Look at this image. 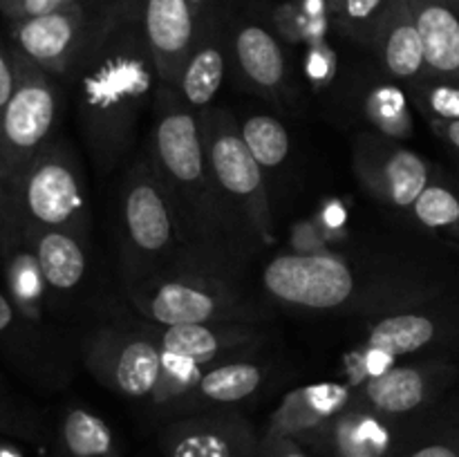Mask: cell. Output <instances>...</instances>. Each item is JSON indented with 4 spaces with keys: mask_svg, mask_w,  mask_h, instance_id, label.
<instances>
[{
    "mask_svg": "<svg viewBox=\"0 0 459 457\" xmlns=\"http://www.w3.org/2000/svg\"><path fill=\"white\" fill-rule=\"evenodd\" d=\"M0 433L18 435V437H34L36 426H31L30 421L22 419V417L18 415V412H13L12 408L0 403Z\"/></svg>",
    "mask_w": 459,
    "mask_h": 457,
    "instance_id": "cell-38",
    "label": "cell"
},
{
    "mask_svg": "<svg viewBox=\"0 0 459 457\" xmlns=\"http://www.w3.org/2000/svg\"><path fill=\"white\" fill-rule=\"evenodd\" d=\"M0 3H3V0H0Z\"/></svg>",
    "mask_w": 459,
    "mask_h": 457,
    "instance_id": "cell-43",
    "label": "cell"
},
{
    "mask_svg": "<svg viewBox=\"0 0 459 457\" xmlns=\"http://www.w3.org/2000/svg\"><path fill=\"white\" fill-rule=\"evenodd\" d=\"M394 444L397 430L393 419L354 399L309 446H321L330 457H390Z\"/></svg>",
    "mask_w": 459,
    "mask_h": 457,
    "instance_id": "cell-19",
    "label": "cell"
},
{
    "mask_svg": "<svg viewBox=\"0 0 459 457\" xmlns=\"http://www.w3.org/2000/svg\"><path fill=\"white\" fill-rule=\"evenodd\" d=\"M354 401V388L350 384L323 381L296 388L282 397L272 412L264 428V437L296 439L309 446L321 430Z\"/></svg>",
    "mask_w": 459,
    "mask_h": 457,
    "instance_id": "cell-17",
    "label": "cell"
},
{
    "mask_svg": "<svg viewBox=\"0 0 459 457\" xmlns=\"http://www.w3.org/2000/svg\"><path fill=\"white\" fill-rule=\"evenodd\" d=\"M233 58L242 76L264 94H276L287 76V61L281 43L269 27L247 21L233 34Z\"/></svg>",
    "mask_w": 459,
    "mask_h": 457,
    "instance_id": "cell-23",
    "label": "cell"
},
{
    "mask_svg": "<svg viewBox=\"0 0 459 457\" xmlns=\"http://www.w3.org/2000/svg\"><path fill=\"white\" fill-rule=\"evenodd\" d=\"M258 457H312L303 444L287 437H264L260 444Z\"/></svg>",
    "mask_w": 459,
    "mask_h": 457,
    "instance_id": "cell-37",
    "label": "cell"
},
{
    "mask_svg": "<svg viewBox=\"0 0 459 457\" xmlns=\"http://www.w3.org/2000/svg\"><path fill=\"white\" fill-rule=\"evenodd\" d=\"M16 88V63H13V47L0 36V110L7 106Z\"/></svg>",
    "mask_w": 459,
    "mask_h": 457,
    "instance_id": "cell-36",
    "label": "cell"
},
{
    "mask_svg": "<svg viewBox=\"0 0 459 457\" xmlns=\"http://www.w3.org/2000/svg\"><path fill=\"white\" fill-rule=\"evenodd\" d=\"M146 160L155 168L184 245L200 260L242 273L260 249L220 193L202 142L200 116L179 90L160 83Z\"/></svg>",
    "mask_w": 459,
    "mask_h": 457,
    "instance_id": "cell-2",
    "label": "cell"
},
{
    "mask_svg": "<svg viewBox=\"0 0 459 457\" xmlns=\"http://www.w3.org/2000/svg\"><path fill=\"white\" fill-rule=\"evenodd\" d=\"M430 76L459 83V7L453 0H411Z\"/></svg>",
    "mask_w": 459,
    "mask_h": 457,
    "instance_id": "cell-22",
    "label": "cell"
},
{
    "mask_svg": "<svg viewBox=\"0 0 459 457\" xmlns=\"http://www.w3.org/2000/svg\"><path fill=\"white\" fill-rule=\"evenodd\" d=\"M388 7L390 0H339L332 13L345 34L359 43L372 45Z\"/></svg>",
    "mask_w": 459,
    "mask_h": 457,
    "instance_id": "cell-32",
    "label": "cell"
},
{
    "mask_svg": "<svg viewBox=\"0 0 459 457\" xmlns=\"http://www.w3.org/2000/svg\"><path fill=\"white\" fill-rule=\"evenodd\" d=\"M124 291L139 316L160 327L264 323L272 316L267 300H260L242 282V273L197 258L173 264Z\"/></svg>",
    "mask_w": 459,
    "mask_h": 457,
    "instance_id": "cell-4",
    "label": "cell"
},
{
    "mask_svg": "<svg viewBox=\"0 0 459 457\" xmlns=\"http://www.w3.org/2000/svg\"><path fill=\"white\" fill-rule=\"evenodd\" d=\"M429 124L435 137L451 151V155L459 164V121H429Z\"/></svg>",
    "mask_w": 459,
    "mask_h": 457,
    "instance_id": "cell-39",
    "label": "cell"
},
{
    "mask_svg": "<svg viewBox=\"0 0 459 457\" xmlns=\"http://www.w3.org/2000/svg\"><path fill=\"white\" fill-rule=\"evenodd\" d=\"M79 3V0H3L0 3V13L9 22L27 21V18H39L45 13L58 12L63 7Z\"/></svg>",
    "mask_w": 459,
    "mask_h": 457,
    "instance_id": "cell-34",
    "label": "cell"
},
{
    "mask_svg": "<svg viewBox=\"0 0 459 457\" xmlns=\"http://www.w3.org/2000/svg\"><path fill=\"white\" fill-rule=\"evenodd\" d=\"M370 47H375L381 67L393 79L415 83L429 74L424 43L412 16L411 0H390Z\"/></svg>",
    "mask_w": 459,
    "mask_h": 457,
    "instance_id": "cell-21",
    "label": "cell"
},
{
    "mask_svg": "<svg viewBox=\"0 0 459 457\" xmlns=\"http://www.w3.org/2000/svg\"><path fill=\"white\" fill-rule=\"evenodd\" d=\"M455 376L457 367L451 361L429 358L411 366L390 367L384 375L359 385L354 399L388 419H399L433 406Z\"/></svg>",
    "mask_w": 459,
    "mask_h": 457,
    "instance_id": "cell-13",
    "label": "cell"
},
{
    "mask_svg": "<svg viewBox=\"0 0 459 457\" xmlns=\"http://www.w3.org/2000/svg\"><path fill=\"white\" fill-rule=\"evenodd\" d=\"M85 3H94V0H85Z\"/></svg>",
    "mask_w": 459,
    "mask_h": 457,
    "instance_id": "cell-42",
    "label": "cell"
},
{
    "mask_svg": "<svg viewBox=\"0 0 459 457\" xmlns=\"http://www.w3.org/2000/svg\"><path fill=\"white\" fill-rule=\"evenodd\" d=\"M146 43L161 83L178 85L188 54L200 39V16L191 0H139Z\"/></svg>",
    "mask_w": 459,
    "mask_h": 457,
    "instance_id": "cell-15",
    "label": "cell"
},
{
    "mask_svg": "<svg viewBox=\"0 0 459 457\" xmlns=\"http://www.w3.org/2000/svg\"><path fill=\"white\" fill-rule=\"evenodd\" d=\"M323 4H325L327 9H330V12H334V7H336V3H339V0H321Z\"/></svg>",
    "mask_w": 459,
    "mask_h": 457,
    "instance_id": "cell-41",
    "label": "cell"
},
{
    "mask_svg": "<svg viewBox=\"0 0 459 457\" xmlns=\"http://www.w3.org/2000/svg\"><path fill=\"white\" fill-rule=\"evenodd\" d=\"M429 303L381 314L368 327L366 343L393 358L455 348L459 345V307H442L435 300L429 309Z\"/></svg>",
    "mask_w": 459,
    "mask_h": 457,
    "instance_id": "cell-14",
    "label": "cell"
},
{
    "mask_svg": "<svg viewBox=\"0 0 459 457\" xmlns=\"http://www.w3.org/2000/svg\"><path fill=\"white\" fill-rule=\"evenodd\" d=\"M22 242L34 251L48 291L74 294L90 272V242L58 228H22Z\"/></svg>",
    "mask_w": 459,
    "mask_h": 457,
    "instance_id": "cell-20",
    "label": "cell"
},
{
    "mask_svg": "<svg viewBox=\"0 0 459 457\" xmlns=\"http://www.w3.org/2000/svg\"><path fill=\"white\" fill-rule=\"evenodd\" d=\"M0 457H25V453H22L16 444L0 439Z\"/></svg>",
    "mask_w": 459,
    "mask_h": 457,
    "instance_id": "cell-40",
    "label": "cell"
},
{
    "mask_svg": "<svg viewBox=\"0 0 459 457\" xmlns=\"http://www.w3.org/2000/svg\"><path fill=\"white\" fill-rule=\"evenodd\" d=\"M412 218L430 236L459 249V182L435 173L412 206Z\"/></svg>",
    "mask_w": 459,
    "mask_h": 457,
    "instance_id": "cell-27",
    "label": "cell"
},
{
    "mask_svg": "<svg viewBox=\"0 0 459 457\" xmlns=\"http://www.w3.org/2000/svg\"><path fill=\"white\" fill-rule=\"evenodd\" d=\"M390 457H459V419L433 421L397 435Z\"/></svg>",
    "mask_w": 459,
    "mask_h": 457,
    "instance_id": "cell-30",
    "label": "cell"
},
{
    "mask_svg": "<svg viewBox=\"0 0 459 457\" xmlns=\"http://www.w3.org/2000/svg\"><path fill=\"white\" fill-rule=\"evenodd\" d=\"M22 242V224L18 218L16 200L7 184L0 179V255Z\"/></svg>",
    "mask_w": 459,
    "mask_h": 457,
    "instance_id": "cell-33",
    "label": "cell"
},
{
    "mask_svg": "<svg viewBox=\"0 0 459 457\" xmlns=\"http://www.w3.org/2000/svg\"><path fill=\"white\" fill-rule=\"evenodd\" d=\"M267 367L249 358H231L202 367L193 388L170 406V415L184 417L204 410H231L260 392Z\"/></svg>",
    "mask_w": 459,
    "mask_h": 457,
    "instance_id": "cell-18",
    "label": "cell"
},
{
    "mask_svg": "<svg viewBox=\"0 0 459 457\" xmlns=\"http://www.w3.org/2000/svg\"><path fill=\"white\" fill-rule=\"evenodd\" d=\"M22 228H58L90 242V195L74 148L54 137L13 186Z\"/></svg>",
    "mask_w": 459,
    "mask_h": 457,
    "instance_id": "cell-6",
    "label": "cell"
},
{
    "mask_svg": "<svg viewBox=\"0 0 459 457\" xmlns=\"http://www.w3.org/2000/svg\"><path fill=\"white\" fill-rule=\"evenodd\" d=\"M83 363L115 394L152 399L164 375V349L152 323L143 321L139 327L115 323L99 327L83 341Z\"/></svg>",
    "mask_w": 459,
    "mask_h": 457,
    "instance_id": "cell-9",
    "label": "cell"
},
{
    "mask_svg": "<svg viewBox=\"0 0 459 457\" xmlns=\"http://www.w3.org/2000/svg\"><path fill=\"white\" fill-rule=\"evenodd\" d=\"M408 94L429 121H459V83L426 74L411 83Z\"/></svg>",
    "mask_w": 459,
    "mask_h": 457,
    "instance_id": "cell-31",
    "label": "cell"
},
{
    "mask_svg": "<svg viewBox=\"0 0 459 457\" xmlns=\"http://www.w3.org/2000/svg\"><path fill=\"white\" fill-rule=\"evenodd\" d=\"M197 116L206 160L220 193L255 245H269L273 240V218L267 177L242 139L240 121L227 108L215 106L197 112Z\"/></svg>",
    "mask_w": 459,
    "mask_h": 457,
    "instance_id": "cell-7",
    "label": "cell"
},
{
    "mask_svg": "<svg viewBox=\"0 0 459 457\" xmlns=\"http://www.w3.org/2000/svg\"><path fill=\"white\" fill-rule=\"evenodd\" d=\"M224 74H227V47L222 36L218 30H202L175 88L193 112H202L213 106L224 83Z\"/></svg>",
    "mask_w": 459,
    "mask_h": 457,
    "instance_id": "cell-24",
    "label": "cell"
},
{
    "mask_svg": "<svg viewBox=\"0 0 459 457\" xmlns=\"http://www.w3.org/2000/svg\"><path fill=\"white\" fill-rule=\"evenodd\" d=\"M117 222L124 287L142 285L173 264L197 258L179 236L173 206L146 155L133 160L126 168L119 184Z\"/></svg>",
    "mask_w": 459,
    "mask_h": 457,
    "instance_id": "cell-5",
    "label": "cell"
},
{
    "mask_svg": "<svg viewBox=\"0 0 459 457\" xmlns=\"http://www.w3.org/2000/svg\"><path fill=\"white\" fill-rule=\"evenodd\" d=\"M164 354L206 367L231 361L264 341L260 323H193V325H155Z\"/></svg>",
    "mask_w": 459,
    "mask_h": 457,
    "instance_id": "cell-16",
    "label": "cell"
},
{
    "mask_svg": "<svg viewBox=\"0 0 459 457\" xmlns=\"http://www.w3.org/2000/svg\"><path fill=\"white\" fill-rule=\"evenodd\" d=\"M13 47V45H12ZM16 88L0 110V179L9 191L54 139L63 103L61 81L13 47Z\"/></svg>",
    "mask_w": 459,
    "mask_h": 457,
    "instance_id": "cell-8",
    "label": "cell"
},
{
    "mask_svg": "<svg viewBox=\"0 0 459 457\" xmlns=\"http://www.w3.org/2000/svg\"><path fill=\"white\" fill-rule=\"evenodd\" d=\"M354 175L375 200L394 211H411L435 170L421 155L379 133H361L354 142Z\"/></svg>",
    "mask_w": 459,
    "mask_h": 457,
    "instance_id": "cell-10",
    "label": "cell"
},
{
    "mask_svg": "<svg viewBox=\"0 0 459 457\" xmlns=\"http://www.w3.org/2000/svg\"><path fill=\"white\" fill-rule=\"evenodd\" d=\"M263 435L236 410L175 417L160 430L161 457H258Z\"/></svg>",
    "mask_w": 459,
    "mask_h": 457,
    "instance_id": "cell-12",
    "label": "cell"
},
{
    "mask_svg": "<svg viewBox=\"0 0 459 457\" xmlns=\"http://www.w3.org/2000/svg\"><path fill=\"white\" fill-rule=\"evenodd\" d=\"M307 74L314 83L323 85L330 81V76L334 74V67H336V56L332 54V49L323 43H314L312 49L307 54Z\"/></svg>",
    "mask_w": 459,
    "mask_h": 457,
    "instance_id": "cell-35",
    "label": "cell"
},
{
    "mask_svg": "<svg viewBox=\"0 0 459 457\" xmlns=\"http://www.w3.org/2000/svg\"><path fill=\"white\" fill-rule=\"evenodd\" d=\"M264 294L285 307L305 312L375 309L399 312L437 298L442 282L412 272L368 278L336 254H281L269 260L260 276Z\"/></svg>",
    "mask_w": 459,
    "mask_h": 457,
    "instance_id": "cell-3",
    "label": "cell"
},
{
    "mask_svg": "<svg viewBox=\"0 0 459 457\" xmlns=\"http://www.w3.org/2000/svg\"><path fill=\"white\" fill-rule=\"evenodd\" d=\"M408 97L397 85L379 83L368 92L363 112L368 121L375 125V133L384 137L403 142L412 134V115Z\"/></svg>",
    "mask_w": 459,
    "mask_h": 457,
    "instance_id": "cell-28",
    "label": "cell"
},
{
    "mask_svg": "<svg viewBox=\"0 0 459 457\" xmlns=\"http://www.w3.org/2000/svg\"><path fill=\"white\" fill-rule=\"evenodd\" d=\"M54 457H121V451L106 419L83 406H72L58 421Z\"/></svg>",
    "mask_w": 459,
    "mask_h": 457,
    "instance_id": "cell-25",
    "label": "cell"
},
{
    "mask_svg": "<svg viewBox=\"0 0 459 457\" xmlns=\"http://www.w3.org/2000/svg\"><path fill=\"white\" fill-rule=\"evenodd\" d=\"M240 133L251 155L264 170L278 168L290 157V133L272 115H249L240 121Z\"/></svg>",
    "mask_w": 459,
    "mask_h": 457,
    "instance_id": "cell-29",
    "label": "cell"
},
{
    "mask_svg": "<svg viewBox=\"0 0 459 457\" xmlns=\"http://www.w3.org/2000/svg\"><path fill=\"white\" fill-rule=\"evenodd\" d=\"M101 4L79 3L39 18L9 22L12 45L63 83L97 27Z\"/></svg>",
    "mask_w": 459,
    "mask_h": 457,
    "instance_id": "cell-11",
    "label": "cell"
},
{
    "mask_svg": "<svg viewBox=\"0 0 459 457\" xmlns=\"http://www.w3.org/2000/svg\"><path fill=\"white\" fill-rule=\"evenodd\" d=\"M92 168L110 175L133 155L139 125L160 90L139 0H108L88 45L63 79Z\"/></svg>",
    "mask_w": 459,
    "mask_h": 457,
    "instance_id": "cell-1",
    "label": "cell"
},
{
    "mask_svg": "<svg viewBox=\"0 0 459 457\" xmlns=\"http://www.w3.org/2000/svg\"><path fill=\"white\" fill-rule=\"evenodd\" d=\"M4 264V285L7 296L13 307L30 321H43L45 300H48V285H45L43 272L39 267L34 251L21 242L7 254L0 255Z\"/></svg>",
    "mask_w": 459,
    "mask_h": 457,
    "instance_id": "cell-26",
    "label": "cell"
}]
</instances>
